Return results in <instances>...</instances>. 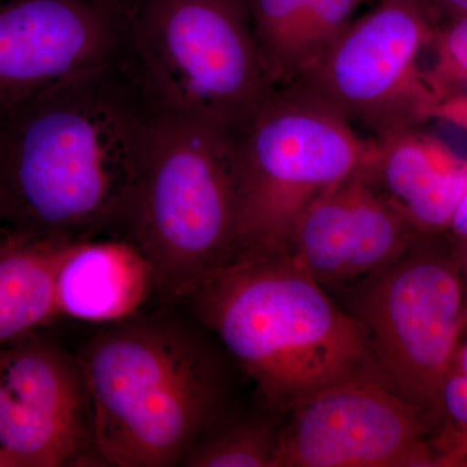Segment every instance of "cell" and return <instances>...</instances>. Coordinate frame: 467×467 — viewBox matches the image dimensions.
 <instances>
[{"instance_id": "cell-1", "label": "cell", "mask_w": 467, "mask_h": 467, "mask_svg": "<svg viewBox=\"0 0 467 467\" xmlns=\"http://www.w3.org/2000/svg\"><path fill=\"white\" fill-rule=\"evenodd\" d=\"M158 113L119 55L2 110V223L69 241L124 233Z\"/></svg>"}, {"instance_id": "cell-2", "label": "cell", "mask_w": 467, "mask_h": 467, "mask_svg": "<svg viewBox=\"0 0 467 467\" xmlns=\"http://www.w3.org/2000/svg\"><path fill=\"white\" fill-rule=\"evenodd\" d=\"M227 355L189 313L160 309L107 325L78 361L101 463L182 466L233 410Z\"/></svg>"}, {"instance_id": "cell-3", "label": "cell", "mask_w": 467, "mask_h": 467, "mask_svg": "<svg viewBox=\"0 0 467 467\" xmlns=\"http://www.w3.org/2000/svg\"><path fill=\"white\" fill-rule=\"evenodd\" d=\"M174 306L186 309L285 417L313 393L365 374L367 335L288 254L234 257Z\"/></svg>"}, {"instance_id": "cell-4", "label": "cell", "mask_w": 467, "mask_h": 467, "mask_svg": "<svg viewBox=\"0 0 467 467\" xmlns=\"http://www.w3.org/2000/svg\"><path fill=\"white\" fill-rule=\"evenodd\" d=\"M239 211L238 129L159 112L122 236L149 260L160 299L174 306L234 259Z\"/></svg>"}, {"instance_id": "cell-5", "label": "cell", "mask_w": 467, "mask_h": 467, "mask_svg": "<svg viewBox=\"0 0 467 467\" xmlns=\"http://www.w3.org/2000/svg\"><path fill=\"white\" fill-rule=\"evenodd\" d=\"M119 57L158 112L242 128L275 90L250 0H115Z\"/></svg>"}, {"instance_id": "cell-6", "label": "cell", "mask_w": 467, "mask_h": 467, "mask_svg": "<svg viewBox=\"0 0 467 467\" xmlns=\"http://www.w3.org/2000/svg\"><path fill=\"white\" fill-rule=\"evenodd\" d=\"M420 235L404 254L335 288L367 335L365 374L441 431V391L467 325V287L456 244Z\"/></svg>"}, {"instance_id": "cell-7", "label": "cell", "mask_w": 467, "mask_h": 467, "mask_svg": "<svg viewBox=\"0 0 467 467\" xmlns=\"http://www.w3.org/2000/svg\"><path fill=\"white\" fill-rule=\"evenodd\" d=\"M241 211L234 257L288 254L306 209L368 168L376 142L299 86L276 88L238 129Z\"/></svg>"}, {"instance_id": "cell-8", "label": "cell", "mask_w": 467, "mask_h": 467, "mask_svg": "<svg viewBox=\"0 0 467 467\" xmlns=\"http://www.w3.org/2000/svg\"><path fill=\"white\" fill-rule=\"evenodd\" d=\"M435 27L418 0H378L294 85L371 140L422 126L432 119L436 100L420 60Z\"/></svg>"}, {"instance_id": "cell-9", "label": "cell", "mask_w": 467, "mask_h": 467, "mask_svg": "<svg viewBox=\"0 0 467 467\" xmlns=\"http://www.w3.org/2000/svg\"><path fill=\"white\" fill-rule=\"evenodd\" d=\"M436 466L435 434L400 396L358 374L319 389L282 420L273 467Z\"/></svg>"}, {"instance_id": "cell-10", "label": "cell", "mask_w": 467, "mask_h": 467, "mask_svg": "<svg viewBox=\"0 0 467 467\" xmlns=\"http://www.w3.org/2000/svg\"><path fill=\"white\" fill-rule=\"evenodd\" d=\"M0 447L17 467L101 462L78 358L30 337L0 348Z\"/></svg>"}, {"instance_id": "cell-11", "label": "cell", "mask_w": 467, "mask_h": 467, "mask_svg": "<svg viewBox=\"0 0 467 467\" xmlns=\"http://www.w3.org/2000/svg\"><path fill=\"white\" fill-rule=\"evenodd\" d=\"M115 15L98 0H0V112L115 60Z\"/></svg>"}, {"instance_id": "cell-12", "label": "cell", "mask_w": 467, "mask_h": 467, "mask_svg": "<svg viewBox=\"0 0 467 467\" xmlns=\"http://www.w3.org/2000/svg\"><path fill=\"white\" fill-rule=\"evenodd\" d=\"M420 235L365 168L326 190L306 209L288 256L330 291L377 272Z\"/></svg>"}, {"instance_id": "cell-13", "label": "cell", "mask_w": 467, "mask_h": 467, "mask_svg": "<svg viewBox=\"0 0 467 467\" xmlns=\"http://www.w3.org/2000/svg\"><path fill=\"white\" fill-rule=\"evenodd\" d=\"M374 142L371 181L418 234H444L467 192V160L420 126Z\"/></svg>"}, {"instance_id": "cell-14", "label": "cell", "mask_w": 467, "mask_h": 467, "mask_svg": "<svg viewBox=\"0 0 467 467\" xmlns=\"http://www.w3.org/2000/svg\"><path fill=\"white\" fill-rule=\"evenodd\" d=\"M153 292L149 260L125 236L72 242L57 269V317L113 324L140 312Z\"/></svg>"}, {"instance_id": "cell-15", "label": "cell", "mask_w": 467, "mask_h": 467, "mask_svg": "<svg viewBox=\"0 0 467 467\" xmlns=\"http://www.w3.org/2000/svg\"><path fill=\"white\" fill-rule=\"evenodd\" d=\"M361 0H250L264 66L275 88L296 84L353 21Z\"/></svg>"}, {"instance_id": "cell-16", "label": "cell", "mask_w": 467, "mask_h": 467, "mask_svg": "<svg viewBox=\"0 0 467 467\" xmlns=\"http://www.w3.org/2000/svg\"><path fill=\"white\" fill-rule=\"evenodd\" d=\"M72 242L16 230L0 238V348L58 318L57 269Z\"/></svg>"}, {"instance_id": "cell-17", "label": "cell", "mask_w": 467, "mask_h": 467, "mask_svg": "<svg viewBox=\"0 0 467 467\" xmlns=\"http://www.w3.org/2000/svg\"><path fill=\"white\" fill-rule=\"evenodd\" d=\"M284 417L264 407L256 413L233 409L187 454V467H273Z\"/></svg>"}, {"instance_id": "cell-18", "label": "cell", "mask_w": 467, "mask_h": 467, "mask_svg": "<svg viewBox=\"0 0 467 467\" xmlns=\"http://www.w3.org/2000/svg\"><path fill=\"white\" fill-rule=\"evenodd\" d=\"M442 465L467 466V325L441 391Z\"/></svg>"}, {"instance_id": "cell-19", "label": "cell", "mask_w": 467, "mask_h": 467, "mask_svg": "<svg viewBox=\"0 0 467 467\" xmlns=\"http://www.w3.org/2000/svg\"><path fill=\"white\" fill-rule=\"evenodd\" d=\"M429 50L432 60L425 77L436 106L451 98L467 99V16L439 24Z\"/></svg>"}, {"instance_id": "cell-20", "label": "cell", "mask_w": 467, "mask_h": 467, "mask_svg": "<svg viewBox=\"0 0 467 467\" xmlns=\"http://www.w3.org/2000/svg\"><path fill=\"white\" fill-rule=\"evenodd\" d=\"M435 21L436 26L445 21L467 16V0H418Z\"/></svg>"}, {"instance_id": "cell-21", "label": "cell", "mask_w": 467, "mask_h": 467, "mask_svg": "<svg viewBox=\"0 0 467 467\" xmlns=\"http://www.w3.org/2000/svg\"><path fill=\"white\" fill-rule=\"evenodd\" d=\"M432 119L450 122L467 133V99L451 98V99L441 101L432 110Z\"/></svg>"}, {"instance_id": "cell-22", "label": "cell", "mask_w": 467, "mask_h": 467, "mask_svg": "<svg viewBox=\"0 0 467 467\" xmlns=\"http://www.w3.org/2000/svg\"><path fill=\"white\" fill-rule=\"evenodd\" d=\"M444 235L453 242L467 241V192L457 205Z\"/></svg>"}, {"instance_id": "cell-23", "label": "cell", "mask_w": 467, "mask_h": 467, "mask_svg": "<svg viewBox=\"0 0 467 467\" xmlns=\"http://www.w3.org/2000/svg\"><path fill=\"white\" fill-rule=\"evenodd\" d=\"M454 244H456L457 256H459L461 267H462L467 287V241L454 242Z\"/></svg>"}, {"instance_id": "cell-24", "label": "cell", "mask_w": 467, "mask_h": 467, "mask_svg": "<svg viewBox=\"0 0 467 467\" xmlns=\"http://www.w3.org/2000/svg\"><path fill=\"white\" fill-rule=\"evenodd\" d=\"M0 467H17L15 460L2 447H0Z\"/></svg>"}, {"instance_id": "cell-25", "label": "cell", "mask_w": 467, "mask_h": 467, "mask_svg": "<svg viewBox=\"0 0 467 467\" xmlns=\"http://www.w3.org/2000/svg\"><path fill=\"white\" fill-rule=\"evenodd\" d=\"M98 2L101 3V5H106V7H109L115 0H98Z\"/></svg>"}, {"instance_id": "cell-26", "label": "cell", "mask_w": 467, "mask_h": 467, "mask_svg": "<svg viewBox=\"0 0 467 467\" xmlns=\"http://www.w3.org/2000/svg\"><path fill=\"white\" fill-rule=\"evenodd\" d=\"M362 3L368 2V0H361Z\"/></svg>"}, {"instance_id": "cell-27", "label": "cell", "mask_w": 467, "mask_h": 467, "mask_svg": "<svg viewBox=\"0 0 467 467\" xmlns=\"http://www.w3.org/2000/svg\"><path fill=\"white\" fill-rule=\"evenodd\" d=\"M0 225H2V218H0Z\"/></svg>"}]
</instances>
